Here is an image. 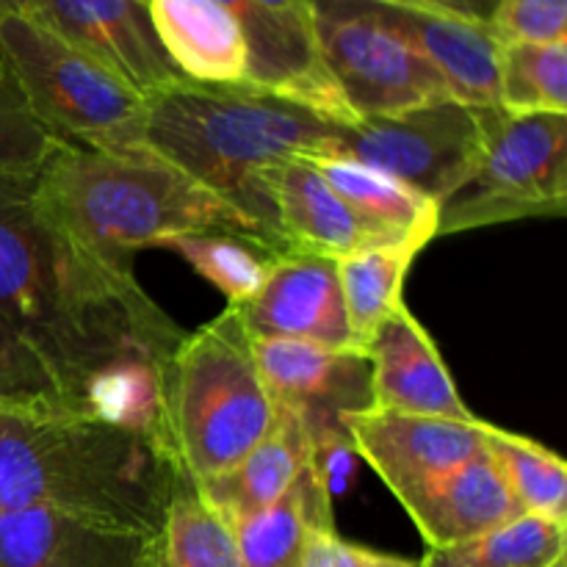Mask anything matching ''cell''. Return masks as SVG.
I'll return each instance as SVG.
<instances>
[{
	"instance_id": "cell-1",
	"label": "cell",
	"mask_w": 567,
	"mask_h": 567,
	"mask_svg": "<svg viewBox=\"0 0 567 567\" xmlns=\"http://www.w3.org/2000/svg\"><path fill=\"white\" fill-rule=\"evenodd\" d=\"M33 181H0V319L83 413L86 391L111 369L161 365L186 332L138 286L131 264L61 227Z\"/></svg>"
},
{
	"instance_id": "cell-2",
	"label": "cell",
	"mask_w": 567,
	"mask_h": 567,
	"mask_svg": "<svg viewBox=\"0 0 567 567\" xmlns=\"http://www.w3.org/2000/svg\"><path fill=\"white\" fill-rule=\"evenodd\" d=\"M181 476L147 432L70 408H0V513L48 507L158 540Z\"/></svg>"
},
{
	"instance_id": "cell-3",
	"label": "cell",
	"mask_w": 567,
	"mask_h": 567,
	"mask_svg": "<svg viewBox=\"0 0 567 567\" xmlns=\"http://www.w3.org/2000/svg\"><path fill=\"white\" fill-rule=\"evenodd\" d=\"M144 144L264 227L288 252L264 188L271 166L324 153L343 122L271 89L177 81L144 97Z\"/></svg>"
},
{
	"instance_id": "cell-4",
	"label": "cell",
	"mask_w": 567,
	"mask_h": 567,
	"mask_svg": "<svg viewBox=\"0 0 567 567\" xmlns=\"http://www.w3.org/2000/svg\"><path fill=\"white\" fill-rule=\"evenodd\" d=\"M33 188L61 227L125 264L138 249L161 247L188 233H241L275 247L258 221L150 147L105 153L61 144Z\"/></svg>"
},
{
	"instance_id": "cell-5",
	"label": "cell",
	"mask_w": 567,
	"mask_h": 567,
	"mask_svg": "<svg viewBox=\"0 0 567 567\" xmlns=\"http://www.w3.org/2000/svg\"><path fill=\"white\" fill-rule=\"evenodd\" d=\"M277 419L241 310L186 332L161 363V430L177 471L194 485L236 468Z\"/></svg>"
},
{
	"instance_id": "cell-6",
	"label": "cell",
	"mask_w": 567,
	"mask_h": 567,
	"mask_svg": "<svg viewBox=\"0 0 567 567\" xmlns=\"http://www.w3.org/2000/svg\"><path fill=\"white\" fill-rule=\"evenodd\" d=\"M0 61L28 109L64 144L105 153L147 147L144 94L37 17L0 22Z\"/></svg>"
},
{
	"instance_id": "cell-7",
	"label": "cell",
	"mask_w": 567,
	"mask_h": 567,
	"mask_svg": "<svg viewBox=\"0 0 567 567\" xmlns=\"http://www.w3.org/2000/svg\"><path fill=\"white\" fill-rule=\"evenodd\" d=\"M567 210V114L487 111L485 153L471 181L441 205L437 236Z\"/></svg>"
},
{
	"instance_id": "cell-8",
	"label": "cell",
	"mask_w": 567,
	"mask_h": 567,
	"mask_svg": "<svg viewBox=\"0 0 567 567\" xmlns=\"http://www.w3.org/2000/svg\"><path fill=\"white\" fill-rule=\"evenodd\" d=\"M321 66L354 120L446 100L435 66L377 11L374 0H305Z\"/></svg>"
},
{
	"instance_id": "cell-9",
	"label": "cell",
	"mask_w": 567,
	"mask_h": 567,
	"mask_svg": "<svg viewBox=\"0 0 567 567\" xmlns=\"http://www.w3.org/2000/svg\"><path fill=\"white\" fill-rule=\"evenodd\" d=\"M491 109L446 97L402 114L363 116L343 122L330 147L319 155H341L385 172L443 205L480 166Z\"/></svg>"
},
{
	"instance_id": "cell-10",
	"label": "cell",
	"mask_w": 567,
	"mask_h": 567,
	"mask_svg": "<svg viewBox=\"0 0 567 567\" xmlns=\"http://www.w3.org/2000/svg\"><path fill=\"white\" fill-rule=\"evenodd\" d=\"M252 352L271 402L302 421L313 446L349 437V419L374 408L363 349L252 336Z\"/></svg>"
},
{
	"instance_id": "cell-11",
	"label": "cell",
	"mask_w": 567,
	"mask_h": 567,
	"mask_svg": "<svg viewBox=\"0 0 567 567\" xmlns=\"http://www.w3.org/2000/svg\"><path fill=\"white\" fill-rule=\"evenodd\" d=\"M485 424L371 408L349 419V441L402 504L476 457L485 449Z\"/></svg>"
},
{
	"instance_id": "cell-12",
	"label": "cell",
	"mask_w": 567,
	"mask_h": 567,
	"mask_svg": "<svg viewBox=\"0 0 567 567\" xmlns=\"http://www.w3.org/2000/svg\"><path fill=\"white\" fill-rule=\"evenodd\" d=\"M42 25L131 83L138 94L183 81L161 48L142 0H28Z\"/></svg>"
},
{
	"instance_id": "cell-13",
	"label": "cell",
	"mask_w": 567,
	"mask_h": 567,
	"mask_svg": "<svg viewBox=\"0 0 567 567\" xmlns=\"http://www.w3.org/2000/svg\"><path fill=\"white\" fill-rule=\"evenodd\" d=\"M241 310L255 338H288L330 349H358L343 308L338 260L286 252Z\"/></svg>"
},
{
	"instance_id": "cell-14",
	"label": "cell",
	"mask_w": 567,
	"mask_h": 567,
	"mask_svg": "<svg viewBox=\"0 0 567 567\" xmlns=\"http://www.w3.org/2000/svg\"><path fill=\"white\" fill-rule=\"evenodd\" d=\"M371 363L374 408L430 419L474 421L460 396L452 371L443 363L437 343L419 319L399 305L365 341Z\"/></svg>"
},
{
	"instance_id": "cell-15",
	"label": "cell",
	"mask_w": 567,
	"mask_h": 567,
	"mask_svg": "<svg viewBox=\"0 0 567 567\" xmlns=\"http://www.w3.org/2000/svg\"><path fill=\"white\" fill-rule=\"evenodd\" d=\"M158 540L48 507L0 513V567H158Z\"/></svg>"
},
{
	"instance_id": "cell-16",
	"label": "cell",
	"mask_w": 567,
	"mask_h": 567,
	"mask_svg": "<svg viewBox=\"0 0 567 567\" xmlns=\"http://www.w3.org/2000/svg\"><path fill=\"white\" fill-rule=\"evenodd\" d=\"M214 3L225 6L241 22L249 53V86L297 97L332 120H354L338 89L332 86L327 70L321 66L310 25H293V22L280 20L255 6L252 0H214Z\"/></svg>"
},
{
	"instance_id": "cell-17",
	"label": "cell",
	"mask_w": 567,
	"mask_h": 567,
	"mask_svg": "<svg viewBox=\"0 0 567 567\" xmlns=\"http://www.w3.org/2000/svg\"><path fill=\"white\" fill-rule=\"evenodd\" d=\"M377 11L435 66L449 97L465 105H498L502 42L491 25L374 0Z\"/></svg>"
},
{
	"instance_id": "cell-18",
	"label": "cell",
	"mask_w": 567,
	"mask_h": 567,
	"mask_svg": "<svg viewBox=\"0 0 567 567\" xmlns=\"http://www.w3.org/2000/svg\"><path fill=\"white\" fill-rule=\"evenodd\" d=\"M264 188L288 252H313L338 260L354 249L371 247L358 216L305 155L271 166L264 175Z\"/></svg>"
},
{
	"instance_id": "cell-19",
	"label": "cell",
	"mask_w": 567,
	"mask_h": 567,
	"mask_svg": "<svg viewBox=\"0 0 567 567\" xmlns=\"http://www.w3.org/2000/svg\"><path fill=\"white\" fill-rule=\"evenodd\" d=\"M426 546H452L524 515L487 446L476 457L402 502Z\"/></svg>"
},
{
	"instance_id": "cell-20",
	"label": "cell",
	"mask_w": 567,
	"mask_h": 567,
	"mask_svg": "<svg viewBox=\"0 0 567 567\" xmlns=\"http://www.w3.org/2000/svg\"><path fill=\"white\" fill-rule=\"evenodd\" d=\"M161 48L186 81L208 86L247 83L241 22L214 0H144Z\"/></svg>"
},
{
	"instance_id": "cell-21",
	"label": "cell",
	"mask_w": 567,
	"mask_h": 567,
	"mask_svg": "<svg viewBox=\"0 0 567 567\" xmlns=\"http://www.w3.org/2000/svg\"><path fill=\"white\" fill-rule=\"evenodd\" d=\"M305 158L319 166L324 181L358 216L371 244L419 241L426 247L437 238L441 205L435 199L413 192L385 172L341 155H305Z\"/></svg>"
},
{
	"instance_id": "cell-22",
	"label": "cell",
	"mask_w": 567,
	"mask_h": 567,
	"mask_svg": "<svg viewBox=\"0 0 567 567\" xmlns=\"http://www.w3.org/2000/svg\"><path fill=\"white\" fill-rule=\"evenodd\" d=\"M310 463H313V441L308 430L297 415L277 408V419L264 441L236 468L197 487L210 507L227 524H233L286 496Z\"/></svg>"
},
{
	"instance_id": "cell-23",
	"label": "cell",
	"mask_w": 567,
	"mask_h": 567,
	"mask_svg": "<svg viewBox=\"0 0 567 567\" xmlns=\"http://www.w3.org/2000/svg\"><path fill=\"white\" fill-rule=\"evenodd\" d=\"M230 529L244 567H299L310 540L336 529L332 493L310 463L286 496L249 518L233 520Z\"/></svg>"
},
{
	"instance_id": "cell-24",
	"label": "cell",
	"mask_w": 567,
	"mask_h": 567,
	"mask_svg": "<svg viewBox=\"0 0 567 567\" xmlns=\"http://www.w3.org/2000/svg\"><path fill=\"white\" fill-rule=\"evenodd\" d=\"M424 244H371L338 258V282H341L343 308L354 347L363 349L371 332L404 305V280L413 269Z\"/></svg>"
},
{
	"instance_id": "cell-25",
	"label": "cell",
	"mask_w": 567,
	"mask_h": 567,
	"mask_svg": "<svg viewBox=\"0 0 567 567\" xmlns=\"http://www.w3.org/2000/svg\"><path fill=\"white\" fill-rule=\"evenodd\" d=\"M419 567H567V524L524 513L468 540L430 548Z\"/></svg>"
},
{
	"instance_id": "cell-26",
	"label": "cell",
	"mask_w": 567,
	"mask_h": 567,
	"mask_svg": "<svg viewBox=\"0 0 567 567\" xmlns=\"http://www.w3.org/2000/svg\"><path fill=\"white\" fill-rule=\"evenodd\" d=\"M158 249L181 255L203 280L225 293L230 308H244L264 288L282 255L260 238L221 230L169 238Z\"/></svg>"
},
{
	"instance_id": "cell-27",
	"label": "cell",
	"mask_w": 567,
	"mask_h": 567,
	"mask_svg": "<svg viewBox=\"0 0 567 567\" xmlns=\"http://www.w3.org/2000/svg\"><path fill=\"white\" fill-rule=\"evenodd\" d=\"M164 567H244L230 524L181 476L158 537Z\"/></svg>"
},
{
	"instance_id": "cell-28",
	"label": "cell",
	"mask_w": 567,
	"mask_h": 567,
	"mask_svg": "<svg viewBox=\"0 0 567 567\" xmlns=\"http://www.w3.org/2000/svg\"><path fill=\"white\" fill-rule=\"evenodd\" d=\"M485 446L524 513L567 524V465L557 452L496 424H485Z\"/></svg>"
},
{
	"instance_id": "cell-29",
	"label": "cell",
	"mask_w": 567,
	"mask_h": 567,
	"mask_svg": "<svg viewBox=\"0 0 567 567\" xmlns=\"http://www.w3.org/2000/svg\"><path fill=\"white\" fill-rule=\"evenodd\" d=\"M498 109L507 114H567V42L502 44Z\"/></svg>"
},
{
	"instance_id": "cell-30",
	"label": "cell",
	"mask_w": 567,
	"mask_h": 567,
	"mask_svg": "<svg viewBox=\"0 0 567 567\" xmlns=\"http://www.w3.org/2000/svg\"><path fill=\"white\" fill-rule=\"evenodd\" d=\"M61 138L37 120L6 72L0 78V181H33L61 150Z\"/></svg>"
},
{
	"instance_id": "cell-31",
	"label": "cell",
	"mask_w": 567,
	"mask_h": 567,
	"mask_svg": "<svg viewBox=\"0 0 567 567\" xmlns=\"http://www.w3.org/2000/svg\"><path fill=\"white\" fill-rule=\"evenodd\" d=\"M0 408H70L42 358L0 319Z\"/></svg>"
},
{
	"instance_id": "cell-32",
	"label": "cell",
	"mask_w": 567,
	"mask_h": 567,
	"mask_svg": "<svg viewBox=\"0 0 567 567\" xmlns=\"http://www.w3.org/2000/svg\"><path fill=\"white\" fill-rule=\"evenodd\" d=\"M487 25L502 44L567 42V0H498Z\"/></svg>"
},
{
	"instance_id": "cell-33",
	"label": "cell",
	"mask_w": 567,
	"mask_h": 567,
	"mask_svg": "<svg viewBox=\"0 0 567 567\" xmlns=\"http://www.w3.org/2000/svg\"><path fill=\"white\" fill-rule=\"evenodd\" d=\"M299 567H419V563L358 546L352 540H343L336 529H324L310 540Z\"/></svg>"
},
{
	"instance_id": "cell-34",
	"label": "cell",
	"mask_w": 567,
	"mask_h": 567,
	"mask_svg": "<svg viewBox=\"0 0 567 567\" xmlns=\"http://www.w3.org/2000/svg\"><path fill=\"white\" fill-rule=\"evenodd\" d=\"M385 3L408 6V9H421V11H435V14H449L460 17V20L482 22L487 25L496 11L498 0H385Z\"/></svg>"
},
{
	"instance_id": "cell-35",
	"label": "cell",
	"mask_w": 567,
	"mask_h": 567,
	"mask_svg": "<svg viewBox=\"0 0 567 567\" xmlns=\"http://www.w3.org/2000/svg\"><path fill=\"white\" fill-rule=\"evenodd\" d=\"M252 3L260 6L264 11H269V14L280 17V20L293 22V25H310L305 0H252Z\"/></svg>"
},
{
	"instance_id": "cell-36",
	"label": "cell",
	"mask_w": 567,
	"mask_h": 567,
	"mask_svg": "<svg viewBox=\"0 0 567 567\" xmlns=\"http://www.w3.org/2000/svg\"><path fill=\"white\" fill-rule=\"evenodd\" d=\"M31 11V3L28 0H0V22L6 17H17V14H28Z\"/></svg>"
},
{
	"instance_id": "cell-37",
	"label": "cell",
	"mask_w": 567,
	"mask_h": 567,
	"mask_svg": "<svg viewBox=\"0 0 567 567\" xmlns=\"http://www.w3.org/2000/svg\"><path fill=\"white\" fill-rule=\"evenodd\" d=\"M6 75V66H3V61H0V78Z\"/></svg>"
},
{
	"instance_id": "cell-38",
	"label": "cell",
	"mask_w": 567,
	"mask_h": 567,
	"mask_svg": "<svg viewBox=\"0 0 567 567\" xmlns=\"http://www.w3.org/2000/svg\"><path fill=\"white\" fill-rule=\"evenodd\" d=\"M158 567H164V565H158Z\"/></svg>"
}]
</instances>
